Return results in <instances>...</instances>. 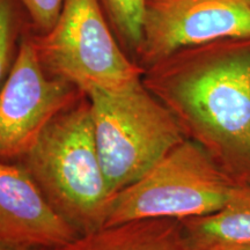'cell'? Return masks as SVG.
<instances>
[{"label": "cell", "mask_w": 250, "mask_h": 250, "mask_svg": "<svg viewBox=\"0 0 250 250\" xmlns=\"http://www.w3.org/2000/svg\"><path fill=\"white\" fill-rule=\"evenodd\" d=\"M65 0H18L26 9L31 21L43 33L56 23L61 14Z\"/></svg>", "instance_id": "obj_13"}, {"label": "cell", "mask_w": 250, "mask_h": 250, "mask_svg": "<svg viewBox=\"0 0 250 250\" xmlns=\"http://www.w3.org/2000/svg\"><path fill=\"white\" fill-rule=\"evenodd\" d=\"M19 5L18 0H0V86L13 65L23 34Z\"/></svg>", "instance_id": "obj_12"}, {"label": "cell", "mask_w": 250, "mask_h": 250, "mask_svg": "<svg viewBox=\"0 0 250 250\" xmlns=\"http://www.w3.org/2000/svg\"><path fill=\"white\" fill-rule=\"evenodd\" d=\"M180 223L191 250H227L250 246V187L240 186L218 211Z\"/></svg>", "instance_id": "obj_10"}, {"label": "cell", "mask_w": 250, "mask_h": 250, "mask_svg": "<svg viewBox=\"0 0 250 250\" xmlns=\"http://www.w3.org/2000/svg\"><path fill=\"white\" fill-rule=\"evenodd\" d=\"M0 250H55V249L45 248V247L15 246V245H8V243L0 242Z\"/></svg>", "instance_id": "obj_14"}, {"label": "cell", "mask_w": 250, "mask_h": 250, "mask_svg": "<svg viewBox=\"0 0 250 250\" xmlns=\"http://www.w3.org/2000/svg\"><path fill=\"white\" fill-rule=\"evenodd\" d=\"M79 235L22 165L0 160V242L56 249Z\"/></svg>", "instance_id": "obj_8"}, {"label": "cell", "mask_w": 250, "mask_h": 250, "mask_svg": "<svg viewBox=\"0 0 250 250\" xmlns=\"http://www.w3.org/2000/svg\"><path fill=\"white\" fill-rule=\"evenodd\" d=\"M101 164L114 195L139 180L187 137L143 80L118 92L87 94Z\"/></svg>", "instance_id": "obj_3"}, {"label": "cell", "mask_w": 250, "mask_h": 250, "mask_svg": "<svg viewBox=\"0 0 250 250\" xmlns=\"http://www.w3.org/2000/svg\"><path fill=\"white\" fill-rule=\"evenodd\" d=\"M83 95L71 83L50 76L33 35L23 33L13 65L0 86V160L20 161L52 120Z\"/></svg>", "instance_id": "obj_6"}, {"label": "cell", "mask_w": 250, "mask_h": 250, "mask_svg": "<svg viewBox=\"0 0 250 250\" xmlns=\"http://www.w3.org/2000/svg\"><path fill=\"white\" fill-rule=\"evenodd\" d=\"M143 81L187 138L250 187V39L179 50L146 67Z\"/></svg>", "instance_id": "obj_1"}, {"label": "cell", "mask_w": 250, "mask_h": 250, "mask_svg": "<svg viewBox=\"0 0 250 250\" xmlns=\"http://www.w3.org/2000/svg\"><path fill=\"white\" fill-rule=\"evenodd\" d=\"M228 39H250L245 0H145L137 56L145 70L179 50Z\"/></svg>", "instance_id": "obj_7"}, {"label": "cell", "mask_w": 250, "mask_h": 250, "mask_svg": "<svg viewBox=\"0 0 250 250\" xmlns=\"http://www.w3.org/2000/svg\"><path fill=\"white\" fill-rule=\"evenodd\" d=\"M33 41L50 76L85 95L118 92L143 80L145 70L118 45L99 0H65L52 28Z\"/></svg>", "instance_id": "obj_5"}, {"label": "cell", "mask_w": 250, "mask_h": 250, "mask_svg": "<svg viewBox=\"0 0 250 250\" xmlns=\"http://www.w3.org/2000/svg\"><path fill=\"white\" fill-rule=\"evenodd\" d=\"M245 2H246V4H247V5H248V6H249V7H250V0H245Z\"/></svg>", "instance_id": "obj_16"}, {"label": "cell", "mask_w": 250, "mask_h": 250, "mask_svg": "<svg viewBox=\"0 0 250 250\" xmlns=\"http://www.w3.org/2000/svg\"><path fill=\"white\" fill-rule=\"evenodd\" d=\"M227 250H250V246H245V247H237V248H233V249H227Z\"/></svg>", "instance_id": "obj_15"}, {"label": "cell", "mask_w": 250, "mask_h": 250, "mask_svg": "<svg viewBox=\"0 0 250 250\" xmlns=\"http://www.w3.org/2000/svg\"><path fill=\"white\" fill-rule=\"evenodd\" d=\"M240 186L201 145L186 138L114 196L105 226L201 217L223 208Z\"/></svg>", "instance_id": "obj_4"}, {"label": "cell", "mask_w": 250, "mask_h": 250, "mask_svg": "<svg viewBox=\"0 0 250 250\" xmlns=\"http://www.w3.org/2000/svg\"><path fill=\"white\" fill-rule=\"evenodd\" d=\"M18 162L78 233L105 226L115 195L103 170L85 94L52 120Z\"/></svg>", "instance_id": "obj_2"}, {"label": "cell", "mask_w": 250, "mask_h": 250, "mask_svg": "<svg viewBox=\"0 0 250 250\" xmlns=\"http://www.w3.org/2000/svg\"><path fill=\"white\" fill-rule=\"evenodd\" d=\"M123 42L137 54L143 37L145 0H102Z\"/></svg>", "instance_id": "obj_11"}, {"label": "cell", "mask_w": 250, "mask_h": 250, "mask_svg": "<svg viewBox=\"0 0 250 250\" xmlns=\"http://www.w3.org/2000/svg\"><path fill=\"white\" fill-rule=\"evenodd\" d=\"M55 250H191L180 220L144 219L107 225Z\"/></svg>", "instance_id": "obj_9"}]
</instances>
